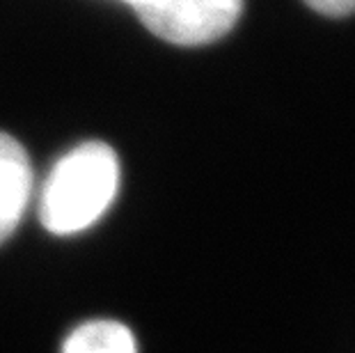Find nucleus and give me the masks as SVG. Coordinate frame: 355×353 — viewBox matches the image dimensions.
<instances>
[{"instance_id": "6", "label": "nucleus", "mask_w": 355, "mask_h": 353, "mask_svg": "<svg viewBox=\"0 0 355 353\" xmlns=\"http://www.w3.org/2000/svg\"><path fill=\"white\" fill-rule=\"evenodd\" d=\"M124 3L128 5V7H133V12L138 14V17H142V14H145L149 7H152V3L154 0H124Z\"/></svg>"}, {"instance_id": "1", "label": "nucleus", "mask_w": 355, "mask_h": 353, "mask_svg": "<svg viewBox=\"0 0 355 353\" xmlns=\"http://www.w3.org/2000/svg\"><path fill=\"white\" fill-rule=\"evenodd\" d=\"M119 189L117 154L103 142H85L64 154L42 189V225L58 236L87 230L108 212Z\"/></svg>"}, {"instance_id": "5", "label": "nucleus", "mask_w": 355, "mask_h": 353, "mask_svg": "<svg viewBox=\"0 0 355 353\" xmlns=\"http://www.w3.org/2000/svg\"><path fill=\"white\" fill-rule=\"evenodd\" d=\"M307 7H312L314 12L323 14V17H349L355 12V0H303Z\"/></svg>"}, {"instance_id": "3", "label": "nucleus", "mask_w": 355, "mask_h": 353, "mask_svg": "<svg viewBox=\"0 0 355 353\" xmlns=\"http://www.w3.org/2000/svg\"><path fill=\"white\" fill-rule=\"evenodd\" d=\"M30 195L33 168L19 140L0 131V243L19 227Z\"/></svg>"}, {"instance_id": "2", "label": "nucleus", "mask_w": 355, "mask_h": 353, "mask_svg": "<svg viewBox=\"0 0 355 353\" xmlns=\"http://www.w3.org/2000/svg\"><path fill=\"white\" fill-rule=\"evenodd\" d=\"M243 0H154L140 21L177 46H204L223 40L236 26Z\"/></svg>"}, {"instance_id": "4", "label": "nucleus", "mask_w": 355, "mask_h": 353, "mask_svg": "<svg viewBox=\"0 0 355 353\" xmlns=\"http://www.w3.org/2000/svg\"><path fill=\"white\" fill-rule=\"evenodd\" d=\"M62 353H138L135 337L119 321H87L67 337Z\"/></svg>"}]
</instances>
